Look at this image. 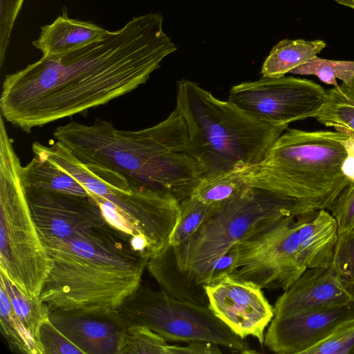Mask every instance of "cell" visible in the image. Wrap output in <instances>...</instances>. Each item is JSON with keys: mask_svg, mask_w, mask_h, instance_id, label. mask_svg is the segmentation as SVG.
I'll return each mask as SVG.
<instances>
[{"mask_svg": "<svg viewBox=\"0 0 354 354\" xmlns=\"http://www.w3.org/2000/svg\"><path fill=\"white\" fill-rule=\"evenodd\" d=\"M162 24L159 12L135 17L102 41L6 75L1 117L30 133L133 91L177 50Z\"/></svg>", "mask_w": 354, "mask_h": 354, "instance_id": "1", "label": "cell"}, {"mask_svg": "<svg viewBox=\"0 0 354 354\" xmlns=\"http://www.w3.org/2000/svg\"><path fill=\"white\" fill-rule=\"evenodd\" d=\"M53 136L82 163L115 171L142 191L178 203L205 178L176 106L166 119L140 130H119L97 118L88 125L71 121L59 126Z\"/></svg>", "mask_w": 354, "mask_h": 354, "instance_id": "2", "label": "cell"}, {"mask_svg": "<svg viewBox=\"0 0 354 354\" xmlns=\"http://www.w3.org/2000/svg\"><path fill=\"white\" fill-rule=\"evenodd\" d=\"M46 250L52 268L39 298L50 310H117L140 285L149 260L108 223Z\"/></svg>", "mask_w": 354, "mask_h": 354, "instance_id": "3", "label": "cell"}, {"mask_svg": "<svg viewBox=\"0 0 354 354\" xmlns=\"http://www.w3.org/2000/svg\"><path fill=\"white\" fill-rule=\"evenodd\" d=\"M281 179L261 163L254 166L241 189L219 204L185 242L171 247L179 276L197 304L207 306L203 286L218 260L234 245L268 223L286 216L310 213Z\"/></svg>", "mask_w": 354, "mask_h": 354, "instance_id": "4", "label": "cell"}, {"mask_svg": "<svg viewBox=\"0 0 354 354\" xmlns=\"http://www.w3.org/2000/svg\"><path fill=\"white\" fill-rule=\"evenodd\" d=\"M176 106L205 178L260 164L288 128L261 121L187 80L177 84Z\"/></svg>", "mask_w": 354, "mask_h": 354, "instance_id": "5", "label": "cell"}, {"mask_svg": "<svg viewBox=\"0 0 354 354\" xmlns=\"http://www.w3.org/2000/svg\"><path fill=\"white\" fill-rule=\"evenodd\" d=\"M50 158L87 190L106 223L129 235L145 257L151 259L168 245L178 218V201L143 192L115 171L82 163L63 146Z\"/></svg>", "mask_w": 354, "mask_h": 354, "instance_id": "6", "label": "cell"}, {"mask_svg": "<svg viewBox=\"0 0 354 354\" xmlns=\"http://www.w3.org/2000/svg\"><path fill=\"white\" fill-rule=\"evenodd\" d=\"M353 140L336 130L287 128L261 163L309 211L330 210L350 183L343 166Z\"/></svg>", "mask_w": 354, "mask_h": 354, "instance_id": "7", "label": "cell"}, {"mask_svg": "<svg viewBox=\"0 0 354 354\" xmlns=\"http://www.w3.org/2000/svg\"><path fill=\"white\" fill-rule=\"evenodd\" d=\"M20 160L0 118V270L30 297H39L52 261L31 215Z\"/></svg>", "mask_w": 354, "mask_h": 354, "instance_id": "8", "label": "cell"}, {"mask_svg": "<svg viewBox=\"0 0 354 354\" xmlns=\"http://www.w3.org/2000/svg\"><path fill=\"white\" fill-rule=\"evenodd\" d=\"M117 310L129 326L147 327L167 341L203 340L234 352L255 353L208 306L175 299L162 290L140 284Z\"/></svg>", "mask_w": 354, "mask_h": 354, "instance_id": "9", "label": "cell"}, {"mask_svg": "<svg viewBox=\"0 0 354 354\" xmlns=\"http://www.w3.org/2000/svg\"><path fill=\"white\" fill-rule=\"evenodd\" d=\"M300 216L268 223L235 245L230 273L266 289L290 287L307 269L299 250Z\"/></svg>", "mask_w": 354, "mask_h": 354, "instance_id": "10", "label": "cell"}, {"mask_svg": "<svg viewBox=\"0 0 354 354\" xmlns=\"http://www.w3.org/2000/svg\"><path fill=\"white\" fill-rule=\"evenodd\" d=\"M326 97V91L319 84L283 76L234 85L227 100L261 121L288 127L292 122L314 118Z\"/></svg>", "mask_w": 354, "mask_h": 354, "instance_id": "11", "label": "cell"}, {"mask_svg": "<svg viewBox=\"0 0 354 354\" xmlns=\"http://www.w3.org/2000/svg\"><path fill=\"white\" fill-rule=\"evenodd\" d=\"M31 215L45 249L106 223L90 196L24 185Z\"/></svg>", "mask_w": 354, "mask_h": 354, "instance_id": "12", "label": "cell"}, {"mask_svg": "<svg viewBox=\"0 0 354 354\" xmlns=\"http://www.w3.org/2000/svg\"><path fill=\"white\" fill-rule=\"evenodd\" d=\"M208 306L236 335L252 336L263 344L264 332L274 316L262 288L253 282L224 274L203 286Z\"/></svg>", "mask_w": 354, "mask_h": 354, "instance_id": "13", "label": "cell"}, {"mask_svg": "<svg viewBox=\"0 0 354 354\" xmlns=\"http://www.w3.org/2000/svg\"><path fill=\"white\" fill-rule=\"evenodd\" d=\"M354 319V301L283 317L269 324L263 344L279 354H304L341 323Z\"/></svg>", "mask_w": 354, "mask_h": 354, "instance_id": "14", "label": "cell"}, {"mask_svg": "<svg viewBox=\"0 0 354 354\" xmlns=\"http://www.w3.org/2000/svg\"><path fill=\"white\" fill-rule=\"evenodd\" d=\"M49 319L83 354H118L129 326L118 310H50Z\"/></svg>", "mask_w": 354, "mask_h": 354, "instance_id": "15", "label": "cell"}, {"mask_svg": "<svg viewBox=\"0 0 354 354\" xmlns=\"http://www.w3.org/2000/svg\"><path fill=\"white\" fill-rule=\"evenodd\" d=\"M354 301V295L331 264L308 268L280 295L273 306L275 317L288 316Z\"/></svg>", "mask_w": 354, "mask_h": 354, "instance_id": "16", "label": "cell"}, {"mask_svg": "<svg viewBox=\"0 0 354 354\" xmlns=\"http://www.w3.org/2000/svg\"><path fill=\"white\" fill-rule=\"evenodd\" d=\"M109 32L92 21L69 18L68 8L64 7L52 24L41 26L39 37L32 44L41 57H55L102 41Z\"/></svg>", "mask_w": 354, "mask_h": 354, "instance_id": "17", "label": "cell"}, {"mask_svg": "<svg viewBox=\"0 0 354 354\" xmlns=\"http://www.w3.org/2000/svg\"><path fill=\"white\" fill-rule=\"evenodd\" d=\"M300 219L299 250L307 268L330 266L338 240L336 219L327 209L303 214Z\"/></svg>", "mask_w": 354, "mask_h": 354, "instance_id": "18", "label": "cell"}, {"mask_svg": "<svg viewBox=\"0 0 354 354\" xmlns=\"http://www.w3.org/2000/svg\"><path fill=\"white\" fill-rule=\"evenodd\" d=\"M326 44L321 39H284L276 44L263 62V77H280L317 57Z\"/></svg>", "mask_w": 354, "mask_h": 354, "instance_id": "19", "label": "cell"}, {"mask_svg": "<svg viewBox=\"0 0 354 354\" xmlns=\"http://www.w3.org/2000/svg\"><path fill=\"white\" fill-rule=\"evenodd\" d=\"M32 152V160L21 168L24 185L89 196L87 190L71 175L39 152Z\"/></svg>", "mask_w": 354, "mask_h": 354, "instance_id": "20", "label": "cell"}, {"mask_svg": "<svg viewBox=\"0 0 354 354\" xmlns=\"http://www.w3.org/2000/svg\"><path fill=\"white\" fill-rule=\"evenodd\" d=\"M314 118L354 138V81L326 91L325 102Z\"/></svg>", "mask_w": 354, "mask_h": 354, "instance_id": "21", "label": "cell"}, {"mask_svg": "<svg viewBox=\"0 0 354 354\" xmlns=\"http://www.w3.org/2000/svg\"><path fill=\"white\" fill-rule=\"evenodd\" d=\"M1 331L10 351L20 354H40L35 339L16 314L9 296L0 286Z\"/></svg>", "mask_w": 354, "mask_h": 354, "instance_id": "22", "label": "cell"}, {"mask_svg": "<svg viewBox=\"0 0 354 354\" xmlns=\"http://www.w3.org/2000/svg\"><path fill=\"white\" fill-rule=\"evenodd\" d=\"M177 223L168 244L176 247L187 241L217 209L219 204L207 203L194 194L179 203Z\"/></svg>", "mask_w": 354, "mask_h": 354, "instance_id": "23", "label": "cell"}, {"mask_svg": "<svg viewBox=\"0 0 354 354\" xmlns=\"http://www.w3.org/2000/svg\"><path fill=\"white\" fill-rule=\"evenodd\" d=\"M254 166L204 178L193 194L207 203L221 204L241 189L250 178Z\"/></svg>", "mask_w": 354, "mask_h": 354, "instance_id": "24", "label": "cell"}, {"mask_svg": "<svg viewBox=\"0 0 354 354\" xmlns=\"http://www.w3.org/2000/svg\"><path fill=\"white\" fill-rule=\"evenodd\" d=\"M0 286L6 290L13 308L21 322L35 339L40 323L49 316L50 308L39 298L30 297L22 292L0 270Z\"/></svg>", "mask_w": 354, "mask_h": 354, "instance_id": "25", "label": "cell"}, {"mask_svg": "<svg viewBox=\"0 0 354 354\" xmlns=\"http://www.w3.org/2000/svg\"><path fill=\"white\" fill-rule=\"evenodd\" d=\"M290 73L315 75L325 84L337 86V80L346 85L354 81V61L334 60L316 57L293 69Z\"/></svg>", "mask_w": 354, "mask_h": 354, "instance_id": "26", "label": "cell"}, {"mask_svg": "<svg viewBox=\"0 0 354 354\" xmlns=\"http://www.w3.org/2000/svg\"><path fill=\"white\" fill-rule=\"evenodd\" d=\"M161 335L140 326H129L122 338L118 354H166L168 344Z\"/></svg>", "mask_w": 354, "mask_h": 354, "instance_id": "27", "label": "cell"}, {"mask_svg": "<svg viewBox=\"0 0 354 354\" xmlns=\"http://www.w3.org/2000/svg\"><path fill=\"white\" fill-rule=\"evenodd\" d=\"M304 354H354V319L341 323Z\"/></svg>", "mask_w": 354, "mask_h": 354, "instance_id": "28", "label": "cell"}, {"mask_svg": "<svg viewBox=\"0 0 354 354\" xmlns=\"http://www.w3.org/2000/svg\"><path fill=\"white\" fill-rule=\"evenodd\" d=\"M35 341L40 354L83 353L55 326L49 317L40 323Z\"/></svg>", "mask_w": 354, "mask_h": 354, "instance_id": "29", "label": "cell"}, {"mask_svg": "<svg viewBox=\"0 0 354 354\" xmlns=\"http://www.w3.org/2000/svg\"><path fill=\"white\" fill-rule=\"evenodd\" d=\"M330 211L337 223L338 238L354 233V182L343 189Z\"/></svg>", "mask_w": 354, "mask_h": 354, "instance_id": "30", "label": "cell"}, {"mask_svg": "<svg viewBox=\"0 0 354 354\" xmlns=\"http://www.w3.org/2000/svg\"><path fill=\"white\" fill-rule=\"evenodd\" d=\"M332 265L354 295V233L338 238Z\"/></svg>", "mask_w": 354, "mask_h": 354, "instance_id": "31", "label": "cell"}, {"mask_svg": "<svg viewBox=\"0 0 354 354\" xmlns=\"http://www.w3.org/2000/svg\"><path fill=\"white\" fill-rule=\"evenodd\" d=\"M218 344L203 340L187 342L185 346L169 344L166 354H220Z\"/></svg>", "mask_w": 354, "mask_h": 354, "instance_id": "32", "label": "cell"}, {"mask_svg": "<svg viewBox=\"0 0 354 354\" xmlns=\"http://www.w3.org/2000/svg\"><path fill=\"white\" fill-rule=\"evenodd\" d=\"M338 4L350 8L354 10V0H344L337 3Z\"/></svg>", "mask_w": 354, "mask_h": 354, "instance_id": "33", "label": "cell"}]
</instances>
